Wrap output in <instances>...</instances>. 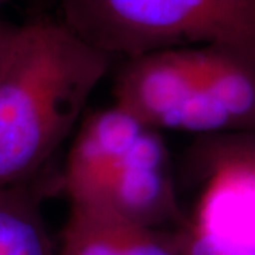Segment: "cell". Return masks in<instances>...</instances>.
<instances>
[{"label":"cell","instance_id":"6da1fadb","mask_svg":"<svg viewBox=\"0 0 255 255\" xmlns=\"http://www.w3.org/2000/svg\"><path fill=\"white\" fill-rule=\"evenodd\" d=\"M111 58L61 20L0 21V186L36 177L77 125Z\"/></svg>","mask_w":255,"mask_h":255},{"label":"cell","instance_id":"7a4b0ae2","mask_svg":"<svg viewBox=\"0 0 255 255\" xmlns=\"http://www.w3.org/2000/svg\"><path fill=\"white\" fill-rule=\"evenodd\" d=\"M65 26L110 57L214 47L255 63V0H58Z\"/></svg>","mask_w":255,"mask_h":255},{"label":"cell","instance_id":"3957f363","mask_svg":"<svg viewBox=\"0 0 255 255\" xmlns=\"http://www.w3.org/2000/svg\"><path fill=\"white\" fill-rule=\"evenodd\" d=\"M114 97L118 107L155 130L214 135L233 129L210 90L203 47L128 57L117 74Z\"/></svg>","mask_w":255,"mask_h":255},{"label":"cell","instance_id":"277c9868","mask_svg":"<svg viewBox=\"0 0 255 255\" xmlns=\"http://www.w3.org/2000/svg\"><path fill=\"white\" fill-rule=\"evenodd\" d=\"M78 204L107 210L145 227L166 228L172 223L186 226L169 174L166 146L150 128L91 197Z\"/></svg>","mask_w":255,"mask_h":255},{"label":"cell","instance_id":"5b68a950","mask_svg":"<svg viewBox=\"0 0 255 255\" xmlns=\"http://www.w3.org/2000/svg\"><path fill=\"white\" fill-rule=\"evenodd\" d=\"M206 146L207 184L193 224L255 250V139L223 137Z\"/></svg>","mask_w":255,"mask_h":255},{"label":"cell","instance_id":"8992f818","mask_svg":"<svg viewBox=\"0 0 255 255\" xmlns=\"http://www.w3.org/2000/svg\"><path fill=\"white\" fill-rule=\"evenodd\" d=\"M184 227H145L104 209L70 203L57 255H187Z\"/></svg>","mask_w":255,"mask_h":255},{"label":"cell","instance_id":"52a82bcc","mask_svg":"<svg viewBox=\"0 0 255 255\" xmlns=\"http://www.w3.org/2000/svg\"><path fill=\"white\" fill-rule=\"evenodd\" d=\"M146 129L117 104L92 114L80 128L67 156L63 183L68 200L82 197L112 164L129 153Z\"/></svg>","mask_w":255,"mask_h":255},{"label":"cell","instance_id":"ba28073f","mask_svg":"<svg viewBox=\"0 0 255 255\" xmlns=\"http://www.w3.org/2000/svg\"><path fill=\"white\" fill-rule=\"evenodd\" d=\"M0 255H57L30 182L0 186Z\"/></svg>","mask_w":255,"mask_h":255},{"label":"cell","instance_id":"9c48e42d","mask_svg":"<svg viewBox=\"0 0 255 255\" xmlns=\"http://www.w3.org/2000/svg\"><path fill=\"white\" fill-rule=\"evenodd\" d=\"M206 78L233 129L255 130V63L214 47H203Z\"/></svg>","mask_w":255,"mask_h":255},{"label":"cell","instance_id":"30bf717a","mask_svg":"<svg viewBox=\"0 0 255 255\" xmlns=\"http://www.w3.org/2000/svg\"><path fill=\"white\" fill-rule=\"evenodd\" d=\"M184 234L187 255H255V250L253 248L210 234L196 227L193 223L186 224Z\"/></svg>","mask_w":255,"mask_h":255},{"label":"cell","instance_id":"8fae6325","mask_svg":"<svg viewBox=\"0 0 255 255\" xmlns=\"http://www.w3.org/2000/svg\"><path fill=\"white\" fill-rule=\"evenodd\" d=\"M4 1H6V0H0V4H3Z\"/></svg>","mask_w":255,"mask_h":255}]
</instances>
